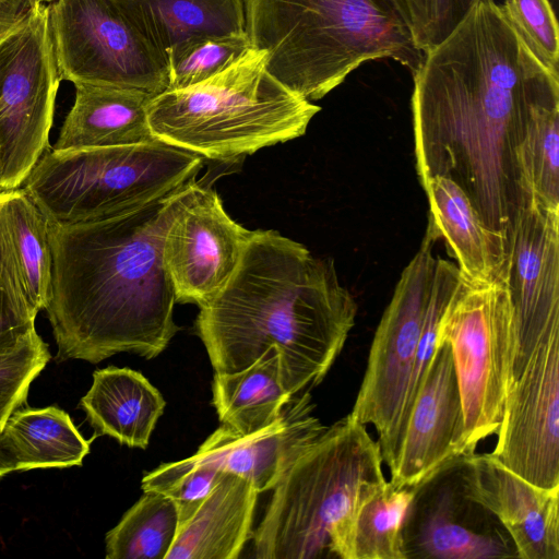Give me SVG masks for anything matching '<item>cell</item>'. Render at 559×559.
<instances>
[{
	"label": "cell",
	"instance_id": "6da1fadb",
	"mask_svg": "<svg viewBox=\"0 0 559 559\" xmlns=\"http://www.w3.org/2000/svg\"><path fill=\"white\" fill-rule=\"evenodd\" d=\"M415 166L421 186L454 180L487 227L507 236L527 198L515 159L527 121L559 100V78L534 56L501 4L476 0L413 74Z\"/></svg>",
	"mask_w": 559,
	"mask_h": 559
},
{
	"label": "cell",
	"instance_id": "7a4b0ae2",
	"mask_svg": "<svg viewBox=\"0 0 559 559\" xmlns=\"http://www.w3.org/2000/svg\"><path fill=\"white\" fill-rule=\"evenodd\" d=\"M170 194L92 222H47L52 263L44 310L57 361L98 364L118 353L151 359L168 346L179 330L162 258Z\"/></svg>",
	"mask_w": 559,
	"mask_h": 559
},
{
	"label": "cell",
	"instance_id": "3957f363",
	"mask_svg": "<svg viewBox=\"0 0 559 559\" xmlns=\"http://www.w3.org/2000/svg\"><path fill=\"white\" fill-rule=\"evenodd\" d=\"M195 333L216 373L275 350L290 395L318 385L355 325L357 304L334 261L274 230H251L225 286L199 307Z\"/></svg>",
	"mask_w": 559,
	"mask_h": 559
},
{
	"label": "cell",
	"instance_id": "277c9868",
	"mask_svg": "<svg viewBox=\"0 0 559 559\" xmlns=\"http://www.w3.org/2000/svg\"><path fill=\"white\" fill-rule=\"evenodd\" d=\"M245 17L269 73L309 102L366 61L391 58L414 74L425 56L407 0H245Z\"/></svg>",
	"mask_w": 559,
	"mask_h": 559
},
{
	"label": "cell",
	"instance_id": "5b68a950",
	"mask_svg": "<svg viewBox=\"0 0 559 559\" xmlns=\"http://www.w3.org/2000/svg\"><path fill=\"white\" fill-rule=\"evenodd\" d=\"M365 426L348 414L287 469L252 531L255 558H341L354 511L386 481L379 442Z\"/></svg>",
	"mask_w": 559,
	"mask_h": 559
},
{
	"label": "cell",
	"instance_id": "8992f818",
	"mask_svg": "<svg viewBox=\"0 0 559 559\" xmlns=\"http://www.w3.org/2000/svg\"><path fill=\"white\" fill-rule=\"evenodd\" d=\"M253 47L218 74L165 91L147 107L157 141L216 160H229L305 134L321 110L266 70Z\"/></svg>",
	"mask_w": 559,
	"mask_h": 559
},
{
	"label": "cell",
	"instance_id": "52a82bcc",
	"mask_svg": "<svg viewBox=\"0 0 559 559\" xmlns=\"http://www.w3.org/2000/svg\"><path fill=\"white\" fill-rule=\"evenodd\" d=\"M202 166L200 155L160 141L51 150L22 186L49 224L72 225L165 198L194 180Z\"/></svg>",
	"mask_w": 559,
	"mask_h": 559
},
{
	"label": "cell",
	"instance_id": "ba28073f",
	"mask_svg": "<svg viewBox=\"0 0 559 559\" xmlns=\"http://www.w3.org/2000/svg\"><path fill=\"white\" fill-rule=\"evenodd\" d=\"M448 343L461 403L459 457L498 432L514 381L518 326L503 270L492 280L463 277L439 323L437 344Z\"/></svg>",
	"mask_w": 559,
	"mask_h": 559
},
{
	"label": "cell",
	"instance_id": "9c48e42d",
	"mask_svg": "<svg viewBox=\"0 0 559 559\" xmlns=\"http://www.w3.org/2000/svg\"><path fill=\"white\" fill-rule=\"evenodd\" d=\"M61 79L48 4L0 34L1 191L20 188L49 146Z\"/></svg>",
	"mask_w": 559,
	"mask_h": 559
},
{
	"label": "cell",
	"instance_id": "30bf717a",
	"mask_svg": "<svg viewBox=\"0 0 559 559\" xmlns=\"http://www.w3.org/2000/svg\"><path fill=\"white\" fill-rule=\"evenodd\" d=\"M50 36L61 81L141 91L168 88L167 61L115 0H53Z\"/></svg>",
	"mask_w": 559,
	"mask_h": 559
},
{
	"label": "cell",
	"instance_id": "8fae6325",
	"mask_svg": "<svg viewBox=\"0 0 559 559\" xmlns=\"http://www.w3.org/2000/svg\"><path fill=\"white\" fill-rule=\"evenodd\" d=\"M438 237L430 225L401 273L376 330L367 368L350 415L378 432L383 463L393 461L399 425L415 364L432 284Z\"/></svg>",
	"mask_w": 559,
	"mask_h": 559
},
{
	"label": "cell",
	"instance_id": "7c38bea8",
	"mask_svg": "<svg viewBox=\"0 0 559 559\" xmlns=\"http://www.w3.org/2000/svg\"><path fill=\"white\" fill-rule=\"evenodd\" d=\"M250 231L227 214L212 188L191 180L174 191L162 258L176 301L209 302L236 270Z\"/></svg>",
	"mask_w": 559,
	"mask_h": 559
},
{
	"label": "cell",
	"instance_id": "4fadbf2b",
	"mask_svg": "<svg viewBox=\"0 0 559 559\" xmlns=\"http://www.w3.org/2000/svg\"><path fill=\"white\" fill-rule=\"evenodd\" d=\"M490 453L542 487H559V332L539 342L508 393Z\"/></svg>",
	"mask_w": 559,
	"mask_h": 559
},
{
	"label": "cell",
	"instance_id": "5bb4252c",
	"mask_svg": "<svg viewBox=\"0 0 559 559\" xmlns=\"http://www.w3.org/2000/svg\"><path fill=\"white\" fill-rule=\"evenodd\" d=\"M507 284L518 326L514 379L536 345L559 332V210L527 197L507 236Z\"/></svg>",
	"mask_w": 559,
	"mask_h": 559
},
{
	"label": "cell",
	"instance_id": "9a60e30c",
	"mask_svg": "<svg viewBox=\"0 0 559 559\" xmlns=\"http://www.w3.org/2000/svg\"><path fill=\"white\" fill-rule=\"evenodd\" d=\"M462 403L448 343L436 353L416 394L394 460L390 483L396 488H419L449 463L460 459Z\"/></svg>",
	"mask_w": 559,
	"mask_h": 559
},
{
	"label": "cell",
	"instance_id": "2e32d148",
	"mask_svg": "<svg viewBox=\"0 0 559 559\" xmlns=\"http://www.w3.org/2000/svg\"><path fill=\"white\" fill-rule=\"evenodd\" d=\"M464 496L495 515L523 559H559V487L542 488L490 453L461 457Z\"/></svg>",
	"mask_w": 559,
	"mask_h": 559
},
{
	"label": "cell",
	"instance_id": "e0dca14e",
	"mask_svg": "<svg viewBox=\"0 0 559 559\" xmlns=\"http://www.w3.org/2000/svg\"><path fill=\"white\" fill-rule=\"evenodd\" d=\"M309 390L294 394L280 418L271 426L240 435L222 424L186 459L194 465H207L251 481L257 490H272L294 462L325 430L313 415Z\"/></svg>",
	"mask_w": 559,
	"mask_h": 559
},
{
	"label": "cell",
	"instance_id": "ac0fdd59",
	"mask_svg": "<svg viewBox=\"0 0 559 559\" xmlns=\"http://www.w3.org/2000/svg\"><path fill=\"white\" fill-rule=\"evenodd\" d=\"M48 223L23 188L0 191V272L31 318L47 306L51 287Z\"/></svg>",
	"mask_w": 559,
	"mask_h": 559
},
{
	"label": "cell",
	"instance_id": "d6986e66",
	"mask_svg": "<svg viewBox=\"0 0 559 559\" xmlns=\"http://www.w3.org/2000/svg\"><path fill=\"white\" fill-rule=\"evenodd\" d=\"M258 496L251 481L224 473L194 513L179 524L165 559H237L252 536Z\"/></svg>",
	"mask_w": 559,
	"mask_h": 559
},
{
	"label": "cell",
	"instance_id": "ffe728a7",
	"mask_svg": "<svg viewBox=\"0 0 559 559\" xmlns=\"http://www.w3.org/2000/svg\"><path fill=\"white\" fill-rule=\"evenodd\" d=\"M74 103L53 151L140 144L157 141L148 126L152 96L131 88L73 84Z\"/></svg>",
	"mask_w": 559,
	"mask_h": 559
},
{
	"label": "cell",
	"instance_id": "44dd1931",
	"mask_svg": "<svg viewBox=\"0 0 559 559\" xmlns=\"http://www.w3.org/2000/svg\"><path fill=\"white\" fill-rule=\"evenodd\" d=\"M421 188L429 203L428 222L462 276L469 282L495 278L506 264V238L485 225L465 191L449 177L432 176Z\"/></svg>",
	"mask_w": 559,
	"mask_h": 559
},
{
	"label": "cell",
	"instance_id": "7402d4cb",
	"mask_svg": "<svg viewBox=\"0 0 559 559\" xmlns=\"http://www.w3.org/2000/svg\"><path fill=\"white\" fill-rule=\"evenodd\" d=\"M94 437L108 436L130 448L145 449L165 400L139 371L109 366L93 373V383L80 400Z\"/></svg>",
	"mask_w": 559,
	"mask_h": 559
},
{
	"label": "cell",
	"instance_id": "603a6c76",
	"mask_svg": "<svg viewBox=\"0 0 559 559\" xmlns=\"http://www.w3.org/2000/svg\"><path fill=\"white\" fill-rule=\"evenodd\" d=\"M115 2L165 59L175 46L193 36L246 34L245 0H115Z\"/></svg>",
	"mask_w": 559,
	"mask_h": 559
},
{
	"label": "cell",
	"instance_id": "cb8c5ba5",
	"mask_svg": "<svg viewBox=\"0 0 559 559\" xmlns=\"http://www.w3.org/2000/svg\"><path fill=\"white\" fill-rule=\"evenodd\" d=\"M290 396L283 383L280 356L273 349L240 371L215 372L212 382V404L221 423L240 435L275 423Z\"/></svg>",
	"mask_w": 559,
	"mask_h": 559
},
{
	"label": "cell",
	"instance_id": "d4e9b609",
	"mask_svg": "<svg viewBox=\"0 0 559 559\" xmlns=\"http://www.w3.org/2000/svg\"><path fill=\"white\" fill-rule=\"evenodd\" d=\"M16 472L82 465L95 437L86 440L67 412L57 406L19 408L0 433Z\"/></svg>",
	"mask_w": 559,
	"mask_h": 559
},
{
	"label": "cell",
	"instance_id": "484cf974",
	"mask_svg": "<svg viewBox=\"0 0 559 559\" xmlns=\"http://www.w3.org/2000/svg\"><path fill=\"white\" fill-rule=\"evenodd\" d=\"M418 488L390 481L368 495L349 520L342 559H406L404 531Z\"/></svg>",
	"mask_w": 559,
	"mask_h": 559
},
{
	"label": "cell",
	"instance_id": "4316f807",
	"mask_svg": "<svg viewBox=\"0 0 559 559\" xmlns=\"http://www.w3.org/2000/svg\"><path fill=\"white\" fill-rule=\"evenodd\" d=\"M457 513L453 491L442 489L429 507L421 511L414 535V556L440 559L515 556L503 536L474 530L460 520Z\"/></svg>",
	"mask_w": 559,
	"mask_h": 559
},
{
	"label": "cell",
	"instance_id": "83f0119b",
	"mask_svg": "<svg viewBox=\"0 0 559 559\" xmlns=\"http://www.w3.org/2000/svg\"><path fill=\"white\" fill-rule=\"evenodd\" d=\"M179 526L173 499L158 492L144 495L105 537L107 559H165Z\"/></svg>",
	"mask_w": 559,
	"mask_h": 559
},
{
	"label": "cell",
	"instance_id": "f1b7e54d",
	"mask_svg": "<svg viewBox=\"0 0 559 559\" xmlns=\"http://www.w3.org/2000/svg\"><path fill=\"white\" fill-rule=\"evenodd\" d=\"M515 159L524 193L559 210V100L543 104L533 111Z\"/></svg>",
	"mask_w": 559,
	"mask_h": 559
},
{
	"label": "cell",
	"instance_id": "f546056e",
	"mask_svg": "<svg viewBox=\"0 0 559 559\" xmlns=\"http://www.w3.org/2000/svg\"><path fill=\"white\" fill-rule=\"evenodd\" d=\"M252 48L247 34L190 37L167 53L168 88L199 84L228 68Z\"/></svg>",
	"mask_w": 559,
	"mask_h": 559
},
{
	"label": "cell",
	"instance_id": "4dcf8cb0",
	"mask_svg": "<svg viewBox=\"0 0 559 559\" xmlns=\"http://www.w3.org/2000/svg\"><path fill=\"white\" fill-rule=\"evenodd\" d=\"M50 358L48 345L36 330L15 348L0 354V433L9 417L26 404L32 382Z\"/></svg>",
	"mask_w": 559,
	"mask_h": 559
},
{
	"label": "cell",
	"instance_id": "1f68e13d",
	"mask_svg": "<svg viewBox=\"0 0 559 559\" xmlns=\"http://www.w3.org/2000/svg\"><path fill=\"white\" fill-rule=\"evenodd\" d=\"M223 474L217 468L194 465L185 459L162 464L147 473L142 479V489L173 499L181 524L194 513Z\"/></svg>",
	"mask_w": 559,
	"mask_h": 559
},
{
	"label": "cell",
	"instance_id": "d6a6232c",
	"mask_svg": "<svg viewBox=\"0 0 559 559\" xmlns=\"http://www.w3.org/2000/svg\"><path fill=\"white\" fill-rule=\"evenodd\" d=\"M508 17L539 62L559 78V29L548 0H506Z\"/></svg>",
	"mask_w": 559,
	"mask_h": 559
},
{
	"label": "cell",
	"instance_id": "836d02e7",
	"mask_svg": "<svg viewBox=\"0 0 559 559\" xmlns=\"http://www.w3.org/2000/svg\"><path fill=\"white\" fill-rule=\"evenodd\" d=\"M476 0H407L417 47L428 52L464 20Z\"/></svg>",
	"mask_w": 559,
	"mask_h": 559
},
{
	"label": "cell",
	"instance_id": "e575fe53",
	"mask_svg": "<svg viewBox=\"0 0 559 559\" xmlns=\"http://www.w3.org/2000/svg\"><path fill=\"white\" fill-rule=\"evenodd\" d=\"M34 330L35 319L20 308L0 272V354L15 348Z\"/></svg>",
	"mask_w": 559,
	"mask_h": 559
},
{
	"label": "cell",
	"instance_id": "d590c367",
	"mask_svg": "<svg viewBox=\"0 0 559 559\" xmlns=\"http://www.w3.org/2000/svg\"><path fill=\"white\" fill-rule=\"evenodd\" d=\"M36 3V0H0V34L19 23Z\"/></svg>",
	"mask_w": 559,
	"mask_h": 559
},
{
	"label": "cell",
	"instance_id": "8d00e7d4",
	"mask_svg": "<svg viewBox=\"0 0 559 559\" xmlns=\"http://www.w3.org/2000/svg\"><path fill=\"white\" fill-rule=\"evenodd\" d=\"M13 472H16L15 461L5 449L0 438V479Z\"/></svg>",
	"mask_w": 559,
	"mask_h": 559
},
{
	"label": "cell",
	"instance_id": "74e56055",
	"mask_svg": "<svg viewBox=\"0 0 559 559\" xmlns=\"http://www.w3.org/2000/svg\"><path fill=\"white\" fill-rule=\"evenodd\" d=\"M37 2H43V3H50L51 1L53 0H36Z\"/></svg>",
	"mask_w": 559,
	"mask_h": 559
},
{
	"label": "cell",
	"instance_id": "f35d334b",
	"mask_svg": "<svg viewBox=\"0 0 559 559\" xmlns=\"http://www.w3.org/2000/svg\"><path fill=\"white\" fill-rule=\"evenodd\" d=\"M0 191H1V165H0Z\"/></svg>",
	"mask_w": 559,
	"mask_h": 559
}]
</instances>
